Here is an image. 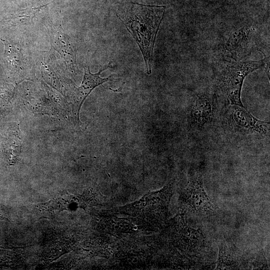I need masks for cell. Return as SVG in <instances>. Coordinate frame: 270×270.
I'll return each instance as SVG.
<instances>
[{
    "instance_id": "10",
    "label": "cell",
    "mask_w": 270,
    "mask_h": 270,
    "mask_svg": "<svg viewBox=\"0 0 270 270\" xmlns=\"http://www.w3.org/2000/svg\"><path fill=\"white\" fill-rule=\"evenodd\" d=\"M254 268H268L266 260L263 254H261L258 256L256 260L255 261L254 264Z\"/></svg>"
},
{
    "instance_id": "2",
    "label": "cell",
    "mask_w": 270,
    "mask_h": 270,
    "mask_svg": "<svg viewBox=\"0 0 270 270\" xmlns=\"http://www.w3.org/2000/svg\"><path fill=\"white\" fill-rule=\"evenodd\" d=\"M266 62V59L222 62L219 74L220 84L232 105L244 107L241 100L244 80L250 73L264 66Z\"/></svg>"
},
{
    "instance_id": "6",
    "label": "cell",
    "mask_w": 270,
    "mask_h": 270,
    "mask_svg": "<svg viewBox=\"0 0 270 270\" xmlns=\"http://www.w3.org/2000/svg\"><path fill=\"white\" fill-rule=\"evenodd\" d=\"M212 99L207 94L196 96L191 108L190 114L194 122L202 126L210 122L213 116Z\"/></svg>"
},
{
    "instance_id": "5",
    "label": "cell",
    "mask_w": 270,
    "mask_h": 270,
    "mask_svg": "<svg viewBox=\"0 0 270 270\" xmlns=\"http://www.w3.org/2000/svg\"><path fill=\"white\" fill-rule=\"evenodd\" d=\"M184 201L195 212H208L212 210V204L204 188L200 174L194 172L190 176L184 192Z\"/></svg>"
},
{
    "instance_id": "1",
    "label": "cell",
    "mask_w": 270,
    "mask_h": 270,
    "mask_svg": "<svg viewBox=\"0 0 270 270\" xmlns=\"http://www.w3.org/2000/svg\"><path fill=\"white\" fill-rule=\"evenodd\" d=\"M166 6L130 2L118 15L138 44L142 54L146 72H152L154 44Z\"/></svg>"
},
{
    "instance_id": "8",
    "label": "cell",
    "mask_w": 270,
    "mask_h": 270,
    "mask_svg": "<svg viewBox=\"0 0 270 270\" xmlns=\"http://www.w3.org/2000/svg\"><path fill=\"white\" fill-rule=\"evenodd\" d=\"M219 255L216 270L236 269L238 262L236 253L225 242L219 244Z\"/></svg>"
},
{
    "instance_id": "7",
    "label": "cell",
    "mask_w": 270,
    "mask_h": 270,
    "mask_svg": "<svg viewBox=\"0 0 270 270\" xmlns=\"http://www.w3.org/2000/svg\"><path fill=\"white\" fill-rule=\"evenodd\" d=\"M250 32L248 28L242 27L232 32L224 44L226 51L232 56H238L248 45Z\"/></svg>"
},
{
    "instance_id": "4",
    "label": "cell",
    "mask_w": 270,
    "mask_h": 270,
    "mask_svg": "<svg viewBox=\"0 0 270 270\" xmlns=\"http://www.w3.org/2000/svg\"><path fill=\"white\" fill-rule=\"evenodd\" d=\"M229 111V122L234 128L247 132H256L264 136L268 135L270 122L257 119L244 107L232 105Z\"/></svg>"
},
{
    "instance_id": "9",
    "label": "cell",
    "mask_w": 270,
    "mask_h": 270,
    "mask_svg": "<svg viewBox=\"0 0 270 270\" xmlns=\"http://www.w3.org/2000/svg\"><path fill=\"white\" fill-rule=\"evenodd\" d=\"M43 6L22 10L11 17L10 22L12 25L30 24L32 22L36 14Z\"/></svg>"
},
{
    "instance_id": "3",
    "label": "cell",
    "mask_w": 270,
    "mask_h": 270,
    "mask_svg": "<svg viewBox=\"0 0 270 270\" xmlns=\"http://www.w3.org/2000/svg\"><path fill=\"white\" fill-rule=\"evenodd\" d=\"M110 66V62H109L100 68L98 72L92 74L90 72L89 66L84 65V74L82 84L79 87L75 88L72 99V111L78 122H80L79 116L82 106L92 90L104 82L112 80L111 76L105 78L100 76V73Z\"/></svg>"
}]
</instances>
